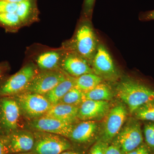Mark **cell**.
Masks as SVG:
<instances>
[{
	"label": "cell",
	"mask_w": 154,
	"mask_h": 154,
	"mask_svg": "<svg viewBox=\"0 0 154 154\" xmlns=\"http://www.w3.org/2000/svg\"><path fill=\"white\" fill-rule=\"evenodd\" d=\"M99 43L91 19L82 17L73 36L64 42L62 47L76 53L91 65Z\"/></svg>",
	"instance_id": "obj_1"
},
{
	"label": "cell",
	"mask_w": 154,
	"mask_h": 154,
	"mask_svg": "<svg viewBox=\"0 0 154 154\" xmlns=\"http://www.w3.org/2000/svg\"><path fill=\"white\" fill-rule=\"evenodd\" d=\"M116 93L131 113L146 103L154 102V89L134 80H122L116 87Z\"/></svg>",
	"instance_id": "obj_2"
},
{
	"label": "cell",
	"mask_w": 154,
	"mask_h": 154,
	"mask_svg": "<svg viewBox=\"0 0 154 154\" xmlns=\"http://www.w3.org/2000/svg\"><path fill=\"white\" fill-rule=\"evenodd\" d=\"M38 72L33 62L28 63L0 83V97H13L25 92Z\"/></svg>",
	"instance_id": "obj_3"
},
{
	"label": "cell",
	"mask_w": 154,
	"mask_h": 154,
	"mask_svg": "<svg viewBox=\"0 0 154 154\" xmlns=\"http://www.w3.org/2000/svg\"><path fill=\"white\" fill-rule=\"evenodd\" d=\"M33 134L35 142L32 152L34 154H60L71 149V144L62 136L38 131Z\"/></svg>",
	"instance_id": "obj_4"
},
{
	"label": "cell",
	"mask_w": 154,
	"mask_h": 154,
	"mask_svg": "<svg viewBox=\"0 0 154 154\" xmlns=\"http://www.w3.org/2000/svg\"><path fill=\"white\" fill-rule=\"evenodd\" d=\"M13 97L18 102L21 111L33 119L44 115L52 106L44 95L36 93L25 92Z\"/></svg>",
	"instance_id": "obj_5"
},
{
	"label": "cell",
	"mask_w": 154,
	"mask_h": 154,
	"mask_svg": "<svg viewBox=\"0 0 154 154\" xmlns=\"http://www.w3.org/2000/svg\"><path fill=\"white\" fill-rule=\"evenodd\" d=\"M143 136L140 124L132 119L122 128L113 142L122 154H127L143 143Z\"/></svg>",
	"instance_id": "obj_6"
},
{
	"label": "cell",
	"mask_w": 154,
	"mask_h": 154,
	"mask_svg": "<svg viewBox=\"0 0 154 154\" xmlns=\"http://www.w3.org/2000/svg\"><path fill=\"white\" fill-rule=\"evenodd\" d=\"M21 112L14 97H0V136L17 129Z\"/></svg>",
	"instance_id": "obj_7"
},
{
	"label": "cell",
	"mask_w": 154,
	"mask_h": 154,
	"mask_svg": "<svg viewBox=\"0 0 154 154\" xmlns=\"http://www.w3.org/2000/svg\"><path fill=\"white\" fill-rule=\"evenodd\" d=\"M67 75L61 69L41 71L31 81L25 92L45 95L65 79Z\"/></svg>",
	"instance_id": "obj_8"
},
{
	"label": "cell",
	"mask_w": 154,
	"mask_h": 154,
	"mask_svg": "<svg viewBox=\"0 0 154 154\" xmlns=\"http://www.w3.org/2000/svg\"><path fill=\"white\" fill-rule=\"evenodd\" d=\"M0 138L5 145L8 154L31 152L35 142L33 133L17 129L0 136Z\"/></svg>",
	"instance_id": "obj_9"
},
{
	"label": "cell",
	"mask_w": 154,
	"mask_h": 154,
	"mask_svg": "<svg viewBox=\"0 0 154 154\" xmlns=\"http://www.w3.org/2000/svg\"><path fill=\"white\" fill-rule=\"evenodd\" d=\"M91 66L94 73L103 79L113 80L118 77L112 57L102 43H99Z\"/></svg>",
	"instance_id": "obj_10"
},
{
	"label": "cell",
	"mask_w": 154,
	"mask_h": 154,
	"mask_svg": "<svg viewBox=\"0 0 154 154\" xmlns=\"http://www.w3.org/2000/svg\"><path fill=\"white\" fill-rule=\"evenodd\" d=\"M105 119L101 140L109 143L121 130L126 120L127 112L122 105H116L107 113Z\"/></svg>",
	"instance_id": "obj_11"
},
{
	"label": "cell",
	"mask_w": 154,
	"mask_h": 154,
	"mask_svg": "<svg viewBox=\"0 0 154 154\" xmlns=\"http://www.w3.org/2000/svg\"><path fill=\"white\" fill-rule=\"evenodd\" d=\"M60 68L63 71L73 78L94 73L88 61L76 53L66 50L61 60Z\"/></svg>",
	"instance_id": "obj_12"
},
{
	"label": "cell",
	"mask_w": 154,
	"mask_h": 154,
	"mask_svg": "<svg viewBox=\"0 0 154 154\" xmlns=\"http://www.w3.org/2000/svg\"><path fill=\"white\" fill-rule=\"evenodd\" d=\"M30 124L36 131L60 135L67 138H69L74 125L45 116L33 119Z\"/></svg>",
	"instance_id": "obj_13"
},
{
	"label": "cell",
	"mask_w": 154,
	"mask_h": 154,
	"mask_svg": "<svg viewBox=\"0 0 154 154\" xmlns=\"http://www.w3.org/2000/svg\"><path fill=\"white\" fill-rule=\"evenodd\" d=\"M65 51L62 47L43 50L33 58L34 63L41 71L60 69V65Z\"/></svg>",
	"instance_id": "obj_14"
},
{
	"label": "cell",
	"mask_w": 154,
	"mask_h": 154,
	"mask_svg": "<svg viewBox=\"0 0 154 154\" xmlns=\"http://www.w3.org/2000/svg\"><path fill=\"white\" fill-rule=\"evenodd\" d=\"M109 108L108 101L85 99L79 107L78 118L83 121L98 119L108 113Z\"/></svg>",
	"instance_id": "obj_15"
},
{
	"label": "cell",
	"mask_w": 154,
	"mask_h": 154,
	"mask_svg": "<svg viewBox=\"0 0 154 154\" xmlns=\"http://www.w3.org/2000/svg\"><path fill=\"white\" fill-rule=\"evenodd\" d=\"M98 128L94 120L83 121L74 125L69 138L78 143H85L93 139Z\"/></svg>",
	"instance_id": "obj_16"
},
{
	"label": "cell",
	"mask_w": 154,
	"mask_h": 154,
	"mask_svg": "<svg viewBox=\"0 0 154 154\" xmlns=\"http://www.w3.org/2000/svg\"><path fill=\"white\" fill-rule=\"evenodd\" d=\"M79 107L58 103L52 105L44 115L73 124L78 118Z\"/></svg>",
	"instance_id": "obj_17"
},
{
	"label": "cell",
	"mask_w": 154,
	"mask_h": 154,
	"mask_svg": "<svg viewBox=\"0 0 154 154\" xmlns=\"http://www.w3.org/2000/svg\"><path fill=\"white\" fill-rule=\"evenodd\" d=\"M15 14L20 18L23 27L38 22L39 12L37 0H25L19 3Z\"/></svg>",
	"instance_id": "obj_18"
},
{
	"label": "cell",
	"mask_w": 154,
	"mask_h": 154,
	"mask_svg": "<svg viewBox=\"0 0 154 154\" xmlns=\"http://www.w3.org/2000/svg\"><path fill=\"white\" fill-rule=\"evenodd\" d=\"M75 87L74 78L68 75L65 79L44 96L52 105H55L59 102L68 91Z\"/></svg>",
	"instance_id": "obj_19"
},
{
	"label": "cell",
	"mask_w": 154,
	"mask_h": 154,
	"mask_svg": "<svg viewBox=\"0 0 154 154\" xmlns=\"http://www.w3.org/2000/svg\"><path fill=\"white\" fill-rule=\"evenodd\" d=\"M103 79L94 73L85 74L74 78L75 87L83 93L91 91L102 83Z\"/></svg>",
	"instance_id": "obj_20"
},
{
	"label": "cell",
	"mask_w": 154,
	"mask_h": 154,
	"mask_svg": "<svg viewBox=\"0 0 154 154\" xmlns=\"http://www.w3.org/2000/svg\"><path fill=\"white\" fill-rule=\"evenodd\" d=\"M113 96L110 86L102 82L91 91L84 93L85 100L108 102L112 99Z\"/></svg>",
	"instance_id": "obj_21"
},
{
	"label": "cell",
	"mask_w": 154,
	"mask_h": 154,
	"mask_svg": "<svg viewBox=\"0 0 154 154\" xmlns=\"http://www.w3.org/2000/svg\"><path fill=\"white\" fill-rule=\"evenodd\" d=\"M0 26L12 32L24 27L20 18L15 13H0Z\"/></svg>",
	"instance_id": "obj_22"
},
{
	"label": "cell",
	"mask_w": 154,
	"mask_h": 154,
	"mask_svg": "<svg viewBox=\"0 0 154 154\" xmlns=\"http://www.w3.org/2000/svg\"><path fill=\"white\" fill-rule=\"evenodd\" d=\"M84 100V93L74 87L65 95L59 103L79 107Z\"/></svg>",
	"instance_id": "obj_23"
},
{
	"label": "cell",
	"mask_w": 154,
	"mask_h": 154,
	"mask_svg": "<svg viewBox=\"0 0 154 154\" xmlns=\"http://www.w3.org/2000/svg\"><path fill=\"white\" fill-rule=\"evenodd\" d=\"M134 113L136 119L154 122V102L140 106Z\"/></svg>",
	"instance_id": "obj_24"
},
{
	"label": "cell",
	"mask_w": 154,
	"mask_h": 154,
	"mask_svg": "<svg viewBox=\"0 0 154 154\" xmlns=\"http://www.w3.org/2000/svg\"><path fill=\"white\" fill-rule=\"evenodd\" d=\"M143 134L146 145L154 152V122H149L144 127Z\"/></svg>",
	"instance_id": "obj_25"
},
{
	"label": "cell",
	"mask_w": 154,
	"mask_h": 154,
	"mask_svg": "<svg viewBox=\"0 0 154 154\" xmlns=\"http://www.w3.org/2000/svg\"><path fill=\"white\" fill-rule=\"evenodd\" d=\"M19 4L0 0V13H15L18 9Z\"/></svg>",
	"instance_id": "obj_26"
},
{
	"label": "cell",
	"mask_w": 154,
	"mask_h": 154,
	"mask_svg": "<svg viewBox=\"0 0 154 154\" xmlns=\"http://www.w3.org/2000/svg\"><path fill=\"white\" fill-rule=\"evenodd\" d=\"M95 1L96 0H84L82 17L91 19Z\"/></svg>",
	"instance_id": "obj_27"
},
{
	"label": "cell",
	"mask_w": 154,
	"mask_h": 154,
	"mask_svg": "<svg viewBox=\"0 0 154 154\" xmlns=\"http://www.w3.org/2000/svg\"><path fill=\"white\" fill-rule=\"evenodd\" d=\"M108 144L100 140L91 148L89 154H105Z\"/></svg>",
	"instance_id": "obj_28"
},
{
	"label": "cell",
	"mask_w": 154,
	"mask_h": 154,
	"mask_svg": "<svg viewBox=\"0 0 154 154\" xmlns=\"http://www.w3.org/2000/svg\"><path fill=\"white\" fill-rule=\"evenodd\" d=\"M151 152L146 144L143 143L137 148L127 154H151Z\"/></svg>",
	"instance_id": "obj_29"
},
{
	"label": "cell",
	"mask_w": 154,
	"mask_h": 154,
	"mask_svg": "<svg viewBox=\"0 0 154 154\" xmlns=\"http://www.w3.org/2000/svg\"><path fill=\"white\" fill-rule=\"evenodd\" d=\"M139 19L140 21L144 22L154 20V10L140 13Z\"/></svg>",
	"instance_id": "obj_30"
},
{
	"label": "cell",
	"mask_w": 154,
	"mask_h": 154,
	"mask_svg": "<svg viewBox=\"0 0 154 154\" xmlns=\"http://www.w3.org/2000/svg\"><path fill=\"white\" fill-rule=\"evenodd\" d=\"M105 154H122V153L118 146L112 143L111 145L107 146L105 150Z\"/></svg>",
	"instance_id": "obj_31"
},
{
	"label": "cell",
	"mask_w": 154,
	"mask_h": 154,
	"mask_svg": "<svg viewBox=\"0 0 154 154\" xmlns=\"http://www.w3.org/2000/svg\"><path fill=\"white\" fill-rule=\"evenodd\" d=\"M0 154H8L5 145L0 138Z\"/></svg>",
	"instance_id": "obj_32"
},
{
	"label": "cell",
	"mask_w": 154,
	"mask_h": 154,
	"mask_svg": "<svg viewBox=\"0 0 154 154\" xmlns=\"http://www.w3.org/2000/svg\"><path fill=\"white\" fill-rule=\"evenodd\" d=\"M7 69V65L5 63L0 64V78L2 76Z\"/></svg>",
	"instance_id": "obj_33"
},
{
	"label": "cell",
	"mask_w": 154,
	"mask_h": 154,
	"mask_svg": "<svg viewBox=\"0 0 154 154\" xmlns=\"http://www.w3.org/2000/svg\"><path fill=\"white\" fill-rule=\"evenodd\" d=\"M60 154H84V153L82 152L72 151L70 150V149L63 152H62Z\"/></svg>",
	"instance_id": "obj_34"
},
{
	"label": "cell",
	"mask_w": 154,
	"mask_h": 154,
	"mask_svg": "<svg viewBox=\"0 0 154 154\" xmlns=\"http://www.w3.org/2000/svg\"><path fill=\"white\" fill-rule=\"evenodd\" d=\"M4 1L10 3H19L22 2L25 0H4Z\"/></svg>",
	"instance_id": "obj_35"
},
{
	"label": "cell",
	"mask_w": 154,
	"mask_h": 154,
	"mask_svg": "<svg viewBox=\"0 0 154 154\" xmlns=\"http://www.w3.org/2000/svg\"><path fill=\"white\" fill-rule=\"evenodd\" d=\"M14 154H34V153H33V152L31 151V152H27L20 153Z\"/></svg>",
	"instance_id": "obj_36"
}]
</instances>
